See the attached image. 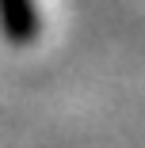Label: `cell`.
<instances>
[{
	"label": "cell",
	"instance_id": "obj_1",
	"mask_svg": "<svg viewBox=\"0 0 145 148\" xmlns=\"http://www.w3.org/2000/svg\"><path fill=\"white\" fill-rule=\"evenodd\" d=\"M38 4L35 0H0V34L12 46H31L38 38Z\"/></svg>",
	"mask_w": 145,
	"mask_h": 148
}]
</instances>
